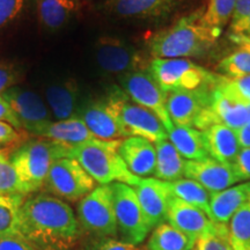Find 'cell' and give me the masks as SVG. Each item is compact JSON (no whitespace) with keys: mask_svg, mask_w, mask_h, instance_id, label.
Wrapping results in <instances>:
<instances>
[{"mask_svg":"<svg viewBox=\"0 0 250 250\" xmlns=\"http://www.w3.org/2000/svg\"><path fill=\"white\" fill-rule=\"evenodd\" d=\"M217 87L220 92L234 101L250 104V76L236 78L221 76Z\"/></svg>","mask_w":250,"mask_h":250,"instance_id":"obj_36","label":"cell"},{"mask_svg":"<svg viewBox=\"0 0 250 250\" xmlns=\"http://www.w3.org/2000/svg\"><path fill=\"white\" fill-rule=\"evenodd\" d=\"M24 195H0V236L18 233L19 214Z\"/></svg>","mask_w":250,"mask_h":250,"instance_id":"obj_31","label":"cell"},{"mask_svg":"<svg viewBox=\"0 0 250 250\" xmlns=\"http://www.w3.org/2000/svg\"><path fill=\"white\" fill-rule=\"evenodd\" d=\"M1 95L14 110L21 129L31 136L41 138L46 127L54 122L48 105L33 90L14 86Z\"/></svg>","mask_w":250,"mask_h":250,"instance_id":"obj_12","label":"cell"},{"mask_svg":"<svg viewBox=\"0 0 250 250\" xmlns=\"http://www.w3.org/2000/svg\"><path fill=\"white\" fill-rule=\"evenodd\" d=\"M212 112L215 122L234 130L241 129L250 122V104L236 102L215 87L212 93Z\"/></svg>","mask_w":250,"mask_h":250,"instance_id":"obj_23","label":"cell"},{"mask_svg":"<svg viewBox=\"0 0 250 250\" xmlns=\"http://www.w3.org/2000/svg\"><path fill=\"white\" fill-rule=\"evenodd\" d=\"M233 168L240 182L250 181V148L241 147L233 164Z\"/></svg>","mask_w":250,"mask_h":250,"instance_id":"obj_41","label":"cell"},{"mask_svg":"<svg viewBox=\"0 0 250 250\" xmlns=\"http://www.w3.org/2000/svg\"><path fill=\"white\" fill-rule=\"evenodd\" d=\"M122 140H102L93 138L68 149L67 158L81 165L92 179L101 186L120 182L134 187L139 177L127 169L120 155Z\"/></svg>","mask_w":250,"mask_h":250,"instance_id":"obj_3","label":"cell"},{"mask_svg":"<svg viewBox=\"0 0 250 250\" xmlns=\"http://www.w3.org/2000/svg\"><path fill=\"white\" fill-rule=\"evenodd\" d=\"M204 9L181 18L170 27L156 31L148 40V52L152 58L201 57L213 48L221 29L203 23Z\"/></svg>","mask_w":250,"mask_h":250,"instance_id":"obj_2","label":"cell"},{"mask_svg":"<svg viewBox=\"0 0 250 250\" xmlns=\"http://www.w3.org/2000/svg\"><path fill=\"white\" fill-rule=\"evenodd\" d=\"M168 186H169L170 192L174 197H177L188 204L201 208L211 219V193L204 187H202L196 181L189 179H181L174 181V182H168Z\"/></svg>","mask_w":250,"mask_h":250,"instance_id":"obj_30","label":"cell"},{"mask_svg":"<svg viewBox=\"0 0 250 250\" xmlns=\"http://www.w3.org/2000/svg\"><path fill=\"white\" fill-rule=\"evenodd\" d=\"M78 250H140L137 246L129 245L115 237H92L80 246Z\"/></svg>","mask_w":250,"mask_h":250,"instance_id":"obj_37","label":"cell"},{"mask_svg":"<svg viewBox=\"0 0 250 250\" xmlns=\"http://www.w3.org/2000/svg\"><path fill=\"white\" fill-rule=\"evenodd\" d=\"M41 23L48 29H59L66 24L81 7L79 0H36Z\"/></svg>","mask_w":250,"mask_h":250,"instance_id":"obj_27","label":"cell"},{"mask_svg":"<svg viewBox=\"0 0 250 250\" xmlns=\"http://www.w3.org/2000/svg\"><path fill=\"white\" fill-rule=\"evenodd\" d=\"M22 139L21 131L15 129L7 123L0 122V144H13L19 143Z\"/></svg>","mask_w":250,"mask_h":250,"instance_id":"obj_43","label":"cell"},{"mask_svg":"<svg viewBox=\"0 0 250 250\" xmlns=\"http://www.w3.org/2000/svg\"><path fill=\"white\" fill-rule=\"evenodd\" d=\"M213 89H176L165 93L166 104L174 125L195 127L199 131L217 124L212 112Z\"/></svg>","mask_w":250,"mask_h":250,"instance_id":"obj_7","label":"cell"},{"mask_svg":"<svg viewBox=\"0 0 250 250\" xmlns=\"http://www.w3.org/2000/svg\"><path fill=\"white\" fill-rule=\"evenodd\" d=\"M41 138L54 140L68 147H74L95 137L88 130L85 122L79 117H74L70 120L52 122Z\"/></svg>","mask_w":250,"mask_h":250,"instance_id":"obj_26","label":"cell"},{"mask_svg":"<svg viewBox=\"0 0 250 250\" xmlns=\"http://www.w3.org/2000/svg\"><path fill=\"white\" fill-rule=\"evenodd\" d=\"M228 228L233 246L250 248V201L235 212Z\"/></svg>","mask_w":250,"mask_h":250,"instance_id":"obj_35","label":"cell"},{"mask_svg":"<svg viewBox=\"0 0 250 250\" xmlns=\"http://www.w3.org/2000/svg\"><path fill=\"white\" fill-rule=\"evenodd\" d=\"M79 227L92 237H116L117 223L110 184L99 186L83 197L77 208Z\"/></svg>","mask_w":250,"mask_h":250,"instance_id":"obj_8","label":"cell"},{"mask_svg":"<svg viewBox=\"0 0 250 250\" xmlns=\"http://www.w3.org/2000/svg\"><path fill=\"white\" fill-rule=\"evenodd\" d=\"M105 99L126 138L142 137L152 143L168 139V132L161 121L151 110L134 103L123 89L114 88Z\"/></svg>","mask_w":250,"mask_h":250,"instance_id":"obj_6","label":"cell"},{"mask_svg":"<svg viewBox=\"0 0 250 250\" xmlns=\"http://www.w3.org/2000/svg\"><path fill=\"white\" fill-rule=\"evenodd\" d=\"M230 39L236 43L237 48L221 59L218 71L229 78L250 76V39L241 35H230Z\"/></svg>","mask_w":250,"mask_h":250,"instance_id":"obj_29","label":"cell"},{"mask_svg":"<svg viewBox=\"0 0 250 250\" xmlns=\"http://www.w3.org/2000/svg\"><path fill=\"white\" fill-rule=\"evenodd\" d=\"M168 224L181 232L198 239L210 228L214 221L201 208L171 196L168 208Z\"/></svg>","mask_w":250,"mask_h":250,"instance_id":"obj_19","label":"cell"},{"mask_svg":"<svg viewBox=\"0 0 250 250\" xmlns=\"http://www.w3.org/2000/svg\"><path fill=\"white\" fill-rule=\"evenodd\" d=\"M147 71L164 90L214 89L221 76L211 73L188 58H152Z\"/></svg>","mask_w":250,"mask_h":250,"instance_id":"obj_5","label":"cell"},{"mask_svg":"<svg viewBox=\"0 0 250 250\" xmlns=\"http://www.w3.org/2000/svg\"><path fill=\"white\" fill-rule=\"evenodd\" d=\"M18 233L37 250H71L79 239L80 227L66 202L41 192L24 199Z\"/></svg>","mask_w":250,"mask_h":250,"instance_id":"obj_1","label":"cell"},{"mask_svg":"<svg viewBox=\"0 0 250 250\" xmlns=\"http://www.w3.org/2000/svg\"><path fill=\"white\" fill-rule=\"evenodd\" d=\"M122 89L134 103L151 110L167 132L174 126L166 104V95L147 70L133 71L120 76Z\"/></svg>","mask_w":250,"mask_h":250,"instance_id":"obj_11","label":"cell"},{"mask_svg":"<svg viewBox=\"0 0 250 250\" xmlns=\"http://www.w3.org/2000/svg\"><path fill=\"white\" fill-rule=\"evenodd\" d=\"M186 0H105L103 9L122 19L160 20L174 14Z\"/></svg>","mask_w":250,"mask_h":250,"instance_id":"obj_14","label":"cell"},{"mask_svg":"<svg viewBox=\"0 0 250 250\" xmlns=\"http://www.w3.org/2000/svg\"><path fill=\"white\" fill-rule=\"evenodd\" d=\"M70 148L54 140L36 138L21 143L11 152V161L24 195L43 189L50 168L59 159L67 158Z\"/></svg>","mask_w":250,"mask_h":250,"instance_id":"obj_4","label":"cell"},{"mask_svg":"<svg viewBox=\"0 0 250 250\" xmlns=\"http://www.w3.org/2000/svg\"><path fill=\"white\" fill-rule=\"evenodd\" d=\"M236 134L240 146L250 148V122L245 126H242L241 129L236 130Z\"/></svg>","mask_w":250,"mask_h":250,"instance_id":"obj_46","label":"cell"},{"mask_svg":"<svg viewBox=\"0 0 250 250\" xmlns=\"http://www.w3.org/2000/svg\"><path fill=\"white\" fill-rule=\"evenodd\" d=\"M0 250H37L19 233L0 236Z\"/></svg>","mask_w":250,"mask_h":250,"instance_id":"obj_40","label":"cell"},{"mask_svg":"<svg viewBox=\"0 0 250 250\" xmlns=\"http://www.w3.org/2000/svg\"><path fill=\"white\" fill-rule=\"evenodd\" d=\"M236 0H208L202 21L210 28L223 29L232 19Z\"/></svg>","mask_w":250,"mask_h":250,"instance_id":"obj_32","label":"cell"},{"mask_svg":"<svg viewBox=\"0 0 250 250\" xmlns=\"http://www.w3.org/2000/svg\"><path fill=\"white\" fill-rule=\"evenodd\" d=\"M95 58L107 73L120 74L147 70L149 62L130 43L112 36L100 37L95 44Z\"/></svg>","mask_w":250,"mask_h":250,"instance_id":"obj_13","label":"cell"},{"mask_svg":"<svg viewBox=\"0 0 250 250\" xmlns=\"http://www.w3.org/2000/svg\"><path fill=\"white\" fill-rule=\"evenodd\" d=\"M43 189L64 202H78L95 189V181L77 160L62 158L50 168Z\"/></svg>","mask_w":250,"mask_h":250,"instance_id":"obj_10","label":"cell"},{"mask_svg":"<svg viewBox=\"0 0 250 250\" xmlns=\"http://www.w3.org/2000/svg\"><path fill=\"white\" fill-rule=\"evenodd\" d=\"M20 79V71L13 64L0 62V94L14 87Z\"/></svg>","mask_w":250,"mask_h":250,"instance_id":"obj_39","label":"cell"},{"mask_svg":"<svg viewBox=\"0 0 250 250\" xmlns=\"http://www.w3.org/2000/svg\"><path fill=\"white\" fill-rule=\"evenodd\" d=\"M154 144L156 151L155 179L165 182H174L182 179L186 169V159L180 154L168 139L160 140Z\"/></svg>","mask_w":250,"mask_h":250,"instance_id":"obj_25","label":"cell"},{"mask_svg":"<svg viewBox=\"0 0 250 250\" xmlns=\"http://www.w3.org/2000/svg\"><path fill=\"white\" fill-rule=\"evenodd\" d=\"M118 152L127 169L137 177L145 179L154 175L156 151L152 142L142 137H127L121 142Z\"/></svg>","mask_w":250,"mask_h":250,"instance_id":"obj_18","label":"cell"},{"mask_svg":"<svg viewBox=\"0 0 250 250\" xmlns=\"http://www.w3.org/2000/svg\"><path fill=\"white\" fill-rule=\"evenodd\" d=\"M250 201V181L237 184L211 195L210 211L212 221L227 225L235 212Z\"/></svg>","mask_w":250,"mask_h":250,"instance_id":"obj_22","label":"cell"},{"mask_svg":"<svg viewBox=\"0 0 250 250\" xmlns=\"http://www.w3.org/2000/svg\"><path fill=\"white\" fill-rule=\"evenodd\" d=\"M184 176L198 182L211 195L226 190L233 187V184L240 182L233 165L219 162L211 156L198 161L188 160Z\"/></svg>","mask_w":250,"mask_h":250,"instance_id":"obj_16","label":"cell"},{"mask_svg":"<svg viewBox=\"0 0 250 250\" xmlns=\"http://www.w3.org/2000/svg\"><path fill=\"white\" fill-rule=\"evenodd\" d=\"M0 195H24L22 184L11 161V152H8V149L1 148H0Z\"/></svg>","mask_w":250,"mask_h":250,"instance_id":"obj_34","label":"cell"},{"mask_svg":"<svg viewBox=\"0 0 250 250\" xmlns=\"http://www.w3.org/2000/svg\"><path fill=\"white\" fill-rule=\"evenodd\" d=\"M146 221L151 229L165 224L168 217V208L171 192L168 182L145 177L133 187Z\"/></svg>","mask_w":250,"mask_h":250,"instance_id":"obj_15","label":"cell"},{"mask_svg":"<svg viewBox=\"0 0 250 250\" xmlns=\"http://www.w3.org/2000/svg\"><path fill=\"white\" fill-rule=\"evenodd\" d=\"M250 17V0H236L230 23L245 20Z\"/></svg>","mask_w":250,"mask_h":250,"instance_id":"obj_44","label":"cell"},{"mask_svg":"<svg viewBox=\"0 0 250 250\" xmlns=\"http://www.w3.org/2000/svg\"><path fill=\"white\" fill-rule=\"evenodd\" d=\"M204 133L208 154L214 160L223 164L233 165L241 146L237 140L236 130L224 124H213L202 131Z\"/></svg>","mask_w":250,"mask_h":250,"instance_id":"obj_21","label":"cell"},{"mask_svg":"<svg viewBox=\"0 0 250 250\" xmlns=\"http://www.w3.org/2000/svg\"><path fill=\"white\" fill-rule=\"evenodd\" d=\"M168 139L180 154L189 161L203 160L210 156L204 133L195 127L174 125L168 131Z\"/></svg>","mask_w":250,"mask_h":250,"instance_id":"obj_24","label":"cell"},{"mask_svg":"<svg viewBox=\"0 0 250 250\" xmlns=\"http://www.w3.org/2000/svg\"><path fill=\"white\" fill-rule=\"evenodd\" d=\"M229 31L230 35H241L250 39V17L245 20L230 23Z\"/></svg>","mask_w":250,"mask_h":250,"instance_id":"obj_45","label":"cell"},{"mask_svg":"<svg viewBox=\"0 0 250 250\" xmlns=\"http://www.w3.org/2000/svg\"><path fill=\"white\" fill-rule=\"evenodd\" d=\"M234 250H250L249 247H242V246H233Z\"/></svg>","mask_w":250,"mask_h":250,"instance_id":"obj_47","label":"cell"},{"mask_svg":"<svg viewBox=\"0 0 250 250\" xmlns=\"http://www.w3.org/2000/svg\"><path fill=\"white\" fill-rule=\"evenodd\" d=\"M0 122H4V123L12 125L17 130L22 131L20 122H19L14 110L12 109L11 104L6 101L1 94H0Z\"/></svg>","mask_w":250,"mask_h":250,"instance_id":"obj_42","label":"cell"},{"mask_svg":"<svg viewBox=\"0 0 250 250\" xmlns=\"http://www.w3.org/2000/svg\"><path fill=\"white\" fill-rule=\"evenodd\" d=\"M197 250H234L229 228L225 224L214 223L198 237Z\"/></svg>","mask_w":250,"mask_h":250,"instance_id":"obj_33","label":"cell"},{"mask_svg":"<svg viewBox=\"0 0 250 250\" xmlns=\"http://www.w3.org/2000/svg\"><path fill=\"white\" fill-rule=\"evenodd\" d=\"M192 250H197V248H196V247H195V248H193V249H192Z\"/></svg>","mask_w":250,"mask_h":250,"instance_id":"obj_48","label":"cell"},{"mask_svg":"<svg viewBox=\"0 0 250 250\" xmlns=\"http://www.w3.org/2000/svg\"><path fill=\"white\" fill-rule=\"evenodd\" d=\"M46 105L57 121L78 117L80 109L79 87L74 80L50 85L45 89Z\"/></svg>","mask_w":250,"mask_h":250,"instance_id":"obj_20","label":"cell"},{"mask_svg":"<svg viewBox=\"0 0 250 250\" xmlns=\"http://www.w3.org/2000/svg\"><path fill=\"white\" fill-rule=\"evenodd\" d=\"M78 117L85 122L95 138L102 140L126 138L107 99L90 100L81 104Z\"/></svg>","mask_w":250,"mask_h":250,"instance_id":"obj_17","label":"cell"},{"mask_svg":"<svg viewBox=\"0 0 250 250\" xmlns=\"http://www.w3.org/2000/svg\"><path fill=\"white\" fill-rule=\"evenodd\" d=\"M26 0H0V28L13 21L22 12Z\"/></svg>","mask_w":250,"mask_h":250,"instance_id":"obj_38","label":"cell"},{"mask_svg":"<svg viewBox=\"0 0 250 250\" xmlns=\"http://www.w3.org/2000/svg\"><path fill=\"white\" fill-rule=\"evenodd\" d=\"M197 240L165 223L154 228L148 239L147 250H192Z\"/></svg>","mask_w":250,"mask_h":250,"instance_id":"obj_28","label":"cell"},{"mask_svg":"<svg viewBox=\"0 0 250 250\" xmlns=\"http://www.w3.org/2000/svg\"><path fill=\"white\" fill-rule=\"evenodd\" d=\"M117 223V236L121 241L138 246L145 241L149 228L138 197L132 187L115 182L110 184Z\"/></svg>","mask_w":250,"mask_h":250,"instance_id":"obj_9","label":"cell"}]
</instances>
